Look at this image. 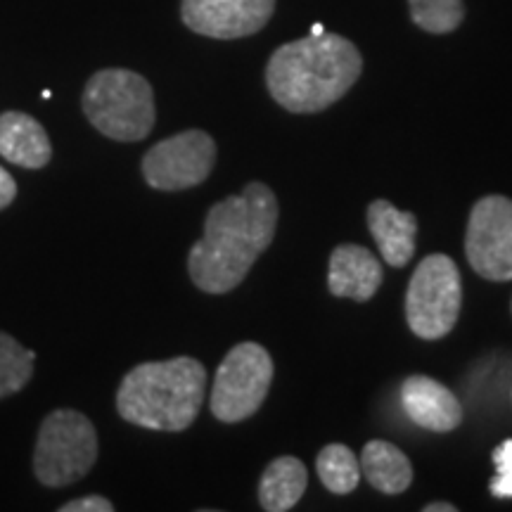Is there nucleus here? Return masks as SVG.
I'll list each match as a JSON object with an SVG mask.
<instances>
[{"instance_id": "nucleus-1", "label": "nucleus", "mask_w": 512, "mask_h": 512, "mask_svg": "<svg viewBox=\"0 0 512 512\" xmlns=\"http://www.w3.org/2000/svg\"><path fill=\"white\" fill-rule=\"evenodd\" d=\"M278 228V200L266 183L252 181L209 209L204 235L188 254V273L207 294H226L247 278Z\"/></svg>"}, {"instance_id": "nucleus-2", "label": "nucleus", "mask_w": 512, "mask_h": 512, "mask_svg": "<svg viewBox=\"0 0 512 512\" xmlns=\"http://www.w3.org/2000/svg\"><path fill=\"white\" fill-rule=\"evenodd\" d=\"M361 72L363 57L354 43L325 31L275 50L266 64V88L287 112L316 114L342 100Z\"/></svg>"}, {"instance_id": "nucleus-3", "label": "nucleus", "mask_w": 512, "mask_h": 512, "mask_svg": "<svg viewBox=\"0 0 512 512\" xmlns=\"http://www.w3.org/2000/svg\"><path fill=\"white\" fill-rule=\"evenodd\" d=\"M204 392L207 368L197 358L140 363L119 384L117 411L145 430L183 432L200 415Z\"/></svg>"}, {"instance_id": "nucleus-4", "label": "nucleus", "mask_w": 512, "mask_h": 512, "mask_svg": "<svg viewBox=\"0 0 512 512\" xmlns=\"http://www.w3.org/2000/svg\"><path fill=\"white\" fill-rule=\"evenodd\" d=\"M81 107L102 136L117 143H138L147 138L157 119L150 81L119 67L100 69L88 79Z\"/></svg>"}, {"instance_id": "nucleus-5", "label": "nucleus", "mask_w": 512, "mask_h": 512, "mask_svg": "<svg viewBox=\"0 0 512 512\" xmlns=\"http://www.w3.org/2000/svg\"><path fill=\"white\" fill-rule=\"evenodd\" d=\"M98 434L93 422L72 408H60L43 420L34 451V472L46 486H69L93 470Z\"/></svg>"}, {"instance_id": "nucleus-6", "label": "nucleus", "mask_w": 512, "mask_h": 512, "mask_svg": "<svg viewBox=\"0 0 512 512\" xmlns=\"http://www.w3.org/2000/svg\"><path fill=\"white\" fill-rule=\"evenodd\" d=\"M463 280L448 254H430L415 268L406 292V320L420 339H441L456 328Z\"/></svg>"}, {"instance_id": "nucleus-7", "label": "nucleus", "mask_w": 512, "mask_h": 512, "mask_svg": "<svg viewBox=\"0 0 512 512\" xmlns=\"http://www.w3.org/2000/svg\"><path fill=\"white\" fill-rule=\"evenodd\" d=\"M273 382V358L256 342L235 344L221 361L211 389L216 420L242 422L259 411Z\"/></svg>"}, {"instance_id": "nucleus-8", "label": "nucleus", "mask_w": 512, "mask_h": 512, "mask_svg": "<svg viewBox=\"0 0 512 512\" xmlns=\"http://www.w3.org/2000/svg\"><path fill=\"white\" fill-rule=\"evenodd\" d=\"M216 164V143L207 131L190 128L159 140L143 157V178L162 192L195 188L207 181Z\"/></svg>"}, {"instance_id": "nucleus-9", "label": "nucleus", "mask_w": 512, "mask_h": 512, "mask_svg": "<svg viewBox=\"0 0 512 512\" xmlns=\"http://www.w3.org/2000/svg\"><path fill=\"white\" fill-rule=\"evenodd\" d=\"M465 254L472 271L494 283L512 280V200L486 195L470 211Z\"/></svg>"}, {"instance_id": "nucleus-10", "label": "nucleus", "mask_w": 512, "mask_h": 512, "mask_svg": "<svg viewBox=\"0 0 512 512\" xmlns=\"http://www.w3.org/2000/svg\"><path fill=\"white\" fill-rule=\"evenodd\" d=\"M275 0H181L183 24L200 36L233 41L271 22Z\"/></svg>"}, {"instance_id": "nucleus-11", "label": "nucleus", "mask_w": 512, "mask_h": 512, "mask_svg": "<svg viewBox=\"0 0 512 512\" xmlns=\"http://www.w3.org/2000/svg\"><path fill=\"white\" fill-rule=\"evenodd\" d=\"M401 406L422 430L451 432L463 422V406L456 394L427 375H411L403 380Z\"/></svg>"}, {"instance_id": "nucleus-12", "label": "nucleus", "mask_w": 512, "mask_h": 512, "mask_svg": "<svg viewBox=\"0 0 512 512\" xmlns=\"http://www.w3.org/2000/svg\"><path fill=\"white\" fill-rule=\"evenodd\" d=\"M382 285L380 259L361 245H339L330 256L328 290L335 297L370 302Z\"/></svg>"}, {"instance_id": "nucleus-13", "label": "nucleus", "mask_w": 512, "mask_h": 512, "mask_svg": "<svg viewBox=\"0 0 512 512\" xmlns=\"http://www.w3.org/2000/svg\"><path fill=\"white\" fill-rule=\"evenodd\" d=\"M368 228L389 266H408L415 254V235H418V219L413 211L396 209L389 200H375L368 207Z\"/></svg>"}, {"instance_id": "nucleus-14", "label": "nucleus", "mask_w": 512, "mask_h": 512, "mask_svg": "<svg viewBox=\"0 0 512 512\" xmlns=\"http://www.w3.org/2000/svg\"><path fill=\"white\" fill-rule=\"evenodd\" d=\"M0 157L22 169H43L53 157V145L38 121L27 112L0 114Z\"/></svg>"}, {"instance_id": "nucleus-15", "label": "nucleus", "mask_w": 512, "mask_h": 512, "mask_svg": "<svg viewBox=\"0 0 512 512\" xmlns=\"http://www.w3.org/2000/svg\"><path fill=\"white\" fill-rule=\"evenodd\" d=\"M361 472L377 491L387 496L403 494L413 482V465L399 446L373 439L363 446Z\"/></svg>"}, {"instance_id": "nucleus-16", "label": "nucleus", "mask_w": 512, "mask_h": 512, "mask_svg": "<svg viewBox=\"0 0 512 512\" xmlns=\"http://www.w3.org/2000/svg\"><path fill=\"white\" fill-rule=\"evenodd\" d=\"M309 475L306 465L294 456L275 458L259 482V503L266 512L292 510L304 496Z\"/></svg>"}, {"instance_id": "nucleus-17", "label": "nucleus", "mask_w": 512, "mask_h": 512, "mask_svg": "<svg viewBox=\"0 0 512 512\" xmlns=\"http://www.w3.org/2000/svg\"><path fill=\"white\" fill-rule=\"evenodd\" d=\"M316 470L320 482L337 496H347L361 482V463L349 446L328 444L318 453Z\"/></svg>"}, {"instance_id": "nucleus-18", "label": "nucleus", "mask_w": 512, "mask_h": 512, "mask_svg": "<svg viewBox=\"0 0 512 512\" xmlns=\"http://www.w3.org/2000/svg\"><path fill=\"white\" fill-rule=\"evenodd\" d=\"M34 351L24 349L15 337L0 332V399L17 394L34 375Z\"/></svg>"}, {"instance_id": "nucleus-19", "label": "nucleus", "mask_w": 512, "mask_h": 512, "mask_svg": "<svg viewBox=\"0 0 512 512\" xmlns=\"http://www.w3.org/2000/svg\"><path fill=\"white\" fill-rule=\"evenodd\" d=\"M411 17L427 34H451L465 19L463 0H408Z\"/></svg>"}, {"instance_id": "nucleus-20", "label": "nucleus", "mask_w": 512, "mask_h": 512, "mask_svg": "<svg viewBox=\"0 0 512 512\" xmlns=\"http://www.w3.org/2000/svg\"><path fill=\"white\" fill-rule=\"evenodd\" d=\"M496 477L491 479V494L496 498H512V439L494 448Z\"/></svg>"}, {"instance_id": "nucleus-21", "label": "nucleus", "mask_w": 512, "mask_h": 512, "mask_svg": "<svg viewBox=\"0 0 512 512\" xmlns=\"http://www.w3.org/2000/svg\"><path fill=\"white\" fill-rule=\"evenodd\" d=\"M114 505L102 496H83L72 503H64L60 512H112Z\"/></svg>"}, {"instance_id": "nucleus-22", "label": "nucleus", "mask_w": 512, "mask_h": 512, "mask_svg": "<svg viewBox=\"0 0 512 512\" xmlns=\"http://www.w3.org/2000/svg\"><path fill=\"white\" fill-rule=\"evenodd\" d=\"M15 197H17L15 178H12L8 171H5L3 166H0V211H3L5 207H10Z\"/></svg>"}, {"instance_id": "nucleus-23", "label": "nucleus", "mask_w": 512, "mask_h": 512, "mask_svg": "<svg viewBox=\"0 0 512 512\" xmlns=\"http://www.w3.org/2000/svg\"><path fill=\"white\" fill-rule=\"evenodd\" d=\"M425 512H458V508L453 503H444V501H434L430 505H425Z\"/></svg>"}, {"instance_id": "nucleus-24", "label": "nucleus", "mask_w": 512, "mask_h": 512, "mask_svg": "<svg viewBox=\"0 0 512 512\" xmlns=\"http://www.w3.org/2000/svg\"><path fill=\"white\" fill-rule=\"evenodd\" d=\"M320 34H325V29H323V24L316 22V24H313V27H311V36H320Z\"/></svg>"}]
</instances>
